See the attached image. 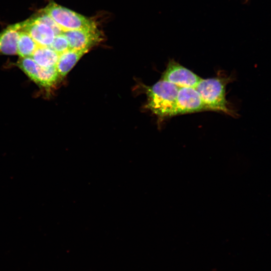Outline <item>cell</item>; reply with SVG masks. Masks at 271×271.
Wrapping results in <instances>:
<instances>
[{
  "mask_svg": "<svg viewBox=\"0 0 271 271\" xmlns=\"http://www.w3.org/2000/svg\"><path fill=\"white\" fill-rule=\"evenodd\" d=\"M179 88L162 79L153 86L147 87V108L161 119L174 116Z\"/></svg>",
  "mask_w": 271,
  "mask_h": 271,
  "instance_id": "1",
  "label": "cell"
},
{
  "mask_svg": "<svg viewBox=\"0 0 271 271\" xmlns=\"http://www.w3.org/2000/svg\"><path fill=\"white\" fill-rule=\"evenodd\" d=\"M229 78L222 76L202 78L194 87L199 93L206 109L233 115L234 112L228 107L225 97V86Z\"/></svg>",
  "mask_w": 271,
  "mask_h": 271,
  "instance_id": "2",
  "label": "cell"
},
{
  "mask_svg": "<svg viewBox=\"0 0 271 271\" xmlns=\"http://www.w3.org/2000/svg\"><path fill=\"white\" fill-rule=\"evenodd\" d=\"M42 11L53 19L63 32L97 28L92 20L53 2L50 3Z\"/></svg>",
  "mask_w": 271,
  "mask_h": 271,
  "instance_id": "3",
  "label": "cell"
},
{
  "mask_svg": "<svg viewBox=\"0 0 271 271\" xmlns=\"http://www.w3.org/2000/svg\"><path fill=\"white\" fill-rule=\"evenodd\" d=\"M201 78L174 60L169 61L161 79L169 82L179 88L195 87Z\"/></svg>",
  "mask_w": 271,
  "mask_h": 271,
  "instance_id": "4",
  "label": "cell"
},
{
  "mask_svg": "<svg viewBox=\"0 0 271 271\" xmlns=\"http://www.w3.org/2000/svg\"><path fill=\"white\" fill-rule=\"evenodd\" d=\"M206 109L202 99L194 87L179 88L174 115Z\"/></svg>",
  "mask_w": 271,
  "mask_h": 271,
  "instance_id": "5",
  "label": "cell"
},
{
  "mask_svg": "<svg viewBox=\"0 0 271 271\" xmlns=\"http://www.w3.org/2000/svg\"><path fill=\"white\" fill-rule=\"evenodd\" d=\"M66 37L70 49L80 50L89 49L102 40L100 32L96 29L72 30L63 32Z\"/></svg>",
  "mask_w": 271,
  "mask_h": 271,
  "instance_id": "6",
  "label": "cell"
},
{
  "mask_svg": "<svg viewBox=\"0 0 271 271\" xmlns=\"http://www.w3.org/2000/svg\"><path fill=\"white\" fill-rule=\"evenodd\" d=\"M22 24V30L27 32L39 46H50L56 36L54 30L49 25L34 17Z\"/></svg>",
  "mask_w": 271,
  "mask_h": 271,
  "instance_id": "7",
  "label": "cell"
},
{
  "mask_svg": "<svg viewBox=\"0 0 271 271\" xmlns=\"http://www.w3.org/2000/svg\"><path fill=\"white\" fill-rule=\"evenodd\" d=\"M22 23L10 25L0 33V54L13 55L18 54V42Z\"/></svg>",
  "mask_w": 271,
  "mask_h": 271,
  "instance_id": "8",
  "label": "cell"
},
{
  "mask_svg": "<svg viewBox=\"0 0 271 271\" xmlns=\"http://www.w3.org/2000/svg\"><path fill=\"white\" fill-rule=\"evenodd\" d=\"M88 51L86 49H69L60 54L56 65L59 76L65 77L82 56Z\"/></svg>",
  "mask_w": 271,
  "mask_h": 271,
  "instance_id": "9",
  "label": "cell"
},
{
  "mask_svg": "<svg viewBox=\"0 0 271 271\" xmlns=\"http://www.w3.org/2000/svg\"><path fill=\"white\" fill-rule=\"evenodd\" d=\"M32 56L40 66L51 67L56 66L59 54L49 46L38 45Z\"/></svg>",
  "mask_w": 271,
  "mask_h": 271,
  "instance_id": "10",
  "label": "cell"
},
{
  "mask_svg": "<svg viewBox=\"0 0 271 271\" xmlns=\"http://www.w3.org/2000/svg\"><path fill=\"white\" fill-rule=\"evenodd\" d=\"M37 46V44L31 36L22 30L18 42L17 53L19 55L21 58L31 56Z\"/></svg>",
  "mask_w": 271,
  "mask_h": 271,
  "instance_id": "11",
  "label": "cell"
},
{
  "mask_svg": "<svg viewBox=\"0 0 271 271\" xmlns=\"http://www.w3.org/2000/svg\"><path fill=\"white\" fill-rule=\"evenodd\" d=\"M59 76L56 66H40L36 83L45 88H50L56 83Z\"/></svg>",
  "mask_w": 271,
  "mask_h": 271,
  "instance_id": "12",
  "label": "cell"
},
{
  "mask_svg": "<svg viewBox=\"0 0 271 271\" xmlns=\"http://www.w3.org/2000/svg\"><path fill=\"white\" fill-rule=\"evenodd\" d=\"M17 64L32 80L36 83L40 66L32 58L30 57L21 58Z\"/></svg>",
  "mask_w": 271,
  "mask_h": 271,
  "instance_id": "13",
  "label": "cell"
},
{
  "mask_svg": "<svg viewBox=\"0 0 271 271\" xmlns=\"http://www.w3.org/2000/svg\"><path fill=\"white\" fill-rule=\"evenodd\" d=\"M50 47L59 55L70 49L68 41L63 33L55 36Z\"/></svg>",
  "mask_w": 271,
  "mask_h": 271,
  "instance_id": "14",
  "label": "cell"
},
{
  "mask_svg": "<svg viewBox=\"0 0 271 271\" xmlns=\"http://www.w3.org/2000/svg\"><path fill=\"white\" fill-rule=\"evenodd\" d=\"M35 19L42 22L50 26L54 30L56 36L63 33V31L59 27L53 19L44 11L39 12L38 15L33 17Z\"/></svg>",
  "mask_w": 271,
  "mask_h": 271,
  "instance_id": "15",
  "label": "cell"
}]
</instances>
